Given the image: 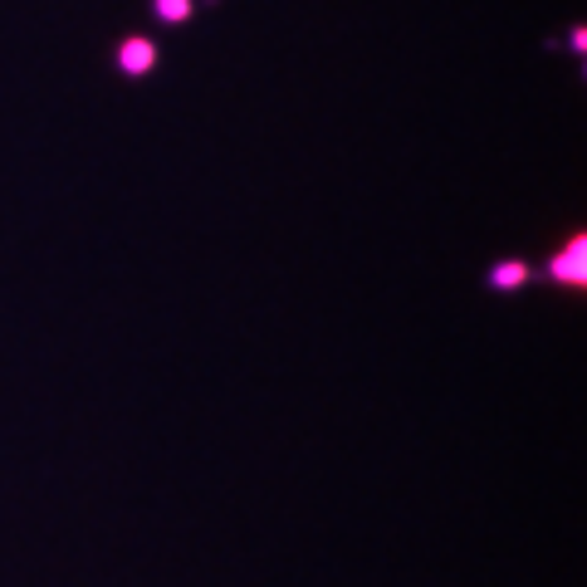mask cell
Wrapping results in <instances>:
<instances>
[{
	"label": "cell",
	"instance_id": "obj_1",
	"mask_svg": "<svg viewBox=\"0 0 587 587\" xmlns=\"http://www.w3.org/2000/svg\"><path fill=\"white\" fill-rule=\"evenodd\" d=\"M548 274H553L558 284H573V289H583V284H587V235H573V240H567V250L553 254Z\"/></svg>",
	"mask_w": 587,
	"mask_h": 587
},
{
	"label": "cell",
	"instance_id": "obj_2",
	"mask_svg": "<svg viewBox=\"0 0 587 587\" xmlns=\"http://www.w3.org/2000/svg\"><path fill=\"white\" fill-rule=\"evenodd\" d=\"M485 284H489V289H499V294L519 289V284H528V264L524 260H499L495 270L485 274Z\"/></svg>",
	"mask_w": 587,
	"mask_h": 587
},
{
	"label": "cell",
	"instance_id": "obj_3",
	"mask_svg": "<svg viewBox=\"0 0 587 587\" xmlns=\"http://www.w3.org/2000/svg\"><path fill=\"white\" fill-rule=\"evenodd\" d=\"M147 64H152V49H147V39H127V45H123V68H127V74H142Z\"/></svg>",
	"mask_w": 587,
	"mask_h": 587
},
{
	"label": "cell",
	"instance_id": "obj_4",
	"mask_svg": "<svg viewBox=\"0 0 587 587\" xmlns=\"http://www.w3.org/2000/svg\"><path fill=\"white\" fill-rule=\"evenodd\" d=\"M157 10H162L166 20H182L186 15V0H157Z\"/></svg>",
	"mask_w": 587,
	"mask_h": 587
}]
</instances>
